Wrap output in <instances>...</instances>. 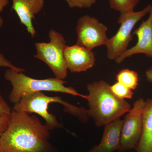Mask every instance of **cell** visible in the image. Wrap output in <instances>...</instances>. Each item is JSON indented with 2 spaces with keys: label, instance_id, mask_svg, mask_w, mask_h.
Returning a JSON list of instances; mask_svg holds the SVG:
<instances>
[{
  "label": "cell",
  "instance_id": "6da1fadb",
  "mask_svg": "<svg viewBox=\"0 0 152 152\" xmlns=\"http://www.w3.org/2000/svg\"><path fill=\"white\" fill-rule=\"evenodd\" d=\"M50 131L35 115L12 109L7 128L0 136V152H54Z\"/></svg>",
  "mask_w": 152,
  "mask_h": 152
},
{
  "label": "cell",
  "instance_id": "7a4b0ae2",
  "mask_svg": "<svg viewBox=\"0 0 152 152\" xmlns=\"http://www.w3.org/2000/svg\"><path fill=\"white\" fill-rule=\"evenodd\" d=\"M111 86L104 80L87 85L88 114L97 127L104 126L128 113L132 106L126 100L117 97Z\"/></svg>",
  "mask_w": 152,
  "mask_h": 152
},
{
  "label": "cell",
  "instance_id": "3957f363",
  "mask_svg": "<svg viewBox=\"0 0 152 152\" xmlns=\"http://www.w3.org/2000/svg\"><path fill=\"white\" fill-rule=\"evenodd\" d=\"M5 79L10 83L12 88L9 96L11 103L15 104L22 98L38 92L64 93L87 99V95L81 94L72 87L65 86L66 82L57 78L36 79L26 75L23 72L8 69L5 72Z\"/></svg>",
  "mask_w": 152,
  "mask_h": 152
},
{
  "label": "cell",
  "instance_id": "277c9868",
  "mask_svg": "<svg viewBox=\"0 0 152 152\" xmlns=\"http://www.w3.org/2000/svg\"><path fill=\"white\" fill-rule=\"evenodd\" d=\"M52 103L61 104L64 107V111L66 113L69 112L74 106L63 100L59 96H49L43 92H38L22 98L18 103L14 104L12 110L17 112L37 114L45 120V124L50 130H52L63 127L57 117L49 113V105Z\"/></svg>",
  "mask_w": 152,
  "mask_h": 152
},
{
  "label": "cell",
  "instance_id": "5b68a950",
  "mask_svg": "<svg viewBox=\"0 0 152 152\" xmlns=\"http://www.w3.org/2000/svg\"><path fill=\"white\" fill-rule=\"evenodd\" d=\"M49 42H36L37 53L34 57L48 66L57 78L64 80L68 75V69L64 56L66 46L64 36L56 30L49 31Z\"/></svg>",
  "mask_w": 152,
  "mask_h": 152
},
{
  "label": "cell",
  "instance_id": "8992f818",
  "mask_svg": "<svg viewBox=\"0 0 152 152\" xmlns=\"http://www.w3.org/2000/svg\"><path fill=\"white\" fill-rule=\"evenodd\" d=\"M152 6L150 4L138 12L121 14L118 21V23L121 25L119 28L115 35L109 38L105 45L107 58L115 61L127 50L133 39V28L140 20L149 13Z\"/></svg>",
  "mask_w": 152,
  "mask_h": 152
},
{
  "label": "cell",
  "instance_id": "52a82bcc",
  "mask_svg": "<svg viewBox=\"0 0 152 152\" xmlns=\"http://www.w3.org/2000/svg\"><path fill=\"white\" fill-rule=\"evenodd\" d=\"M145 101L143 98L136 101L123 120L118 151L125 152L136 149L141 135L143 113Z\"/></svg>",
  "mask_w": 152,
  "mask_h": 152
},
{
  "label": "cell",
  "instance_id": "ba28073f",
  "mask_svg": "<svg viewBox=\"0 0 152 152\" xmlns=\"http://www.w3.org/2000/svg\"><path fill=\"white\" fill-rule=\"evenodd\" d=\"M107 28L94 17L86 15L78 20L76 26V44L92 50L101 46L106 45L109 38Z\"/></svg>",
  "mask_w": 152,
  "mask_h": 152
},
{
  "label": "cell",
  "instance_id": "9c48e42d",
  "mask_svg": "<svg viewBox=\"0 0 152 152\" xmlns=\"http://www.w3.org/2000/svg\"><path fill=\"white\" fill-rule=\"evenodd\" d=\"M133 34L137 36V42L134 46L128 49L115 60L118 64L125 59L137 54H143L152 59V6L148 18L142 22Z\"/></svg>",
  "mask_w": 152,
  "mask_h": 152
},
{
  "label": "cell",
  "instance_id": "30bf717a",
  "mask_svg": "<svg viewBox=\"0 0 152 152\" xmlns=\"http://www.w3.org/2000/svg\"><path fill=\"white\" fill-rule=\"evenodd\" d=\"M64 56L68 70L72 73L86 72L94 66L96 58L92 50L76 44L66 45Z\"/></svg>",
  "mask_w": 152,
  "mask_h": 152
},
{
  "label": "cell",
  "instance_id": "8fae6325",
  "mask_svg": "<svg viewBox=\"0 0 152 152\" xmlns=\"http://www.w3.org/2000/svg\"><path fill=\"white\" fill-rule=\"evenodd\" d=\"M12 10L15 12L21 24L24 25L31 37L36 33L32 20L40 12L45 5V0H12Z\"/></svg>",
  "mask_w": 152,
  "mask_h": 152
},
{
  "label": "cell",
  "instance_id": "7c38bea8",
  "mask_svg": "<svg viewBox=\"0 0 152 152\" xmlns=\"http://www.w3.org/2000/svg\"><path fill=\"white\" fill-rule=\"evenodd\" d=\"M123 120L116 119L104 126L103 134L99 143L88 152H114L119 147Z\"/></svg>",
  "mask_w": 152,
  "mask_h": 152
},
{
  "label": "cell",
  "instance_id": "4fadbf2b",
  "mask_svg": "<svg viewBox=\"0 0 152 152\" xmlns=\"http://www.w3.org/2000/svg\"><path fill=\"white\" fill-rule=\"evenodd\" d=\"M135 149L137 152H152V97L145 101L141 135Z\"/></svg>",
  "mask_w": 152,
  "mask_h": 152
},
{
  "label": "cell",
  "instance_id": "5bb4252c",
  "mask_svg": "<svg viewBox=\"0 0 152 152\" xmlns=\"http://www.w3.org/2000/svg\"><path fill=\"white\" fill-rule=\"evenodd\" d=\"M117 81L133 91L139 85V77L137 72L128 69L121 70L116 75Z\"/></svg>",
  "mask_w": 152,
  "mask_h": 152
},
{
  "label": "cell",
  "instance_id": "9a60e30c",
  "mask_svg": "<svg viewBox=\"0 0 152 152\" xmlns=\"http://www.w3.org/2000/svg\"><path fill=\"white\" fill-rule=\"evenodd\" d=\"M140 0H109L111 8L118 11L121 14L134 11Z\"/></svg>",
  "mask_w": 152,
  "mask_h": 152
},
{
  "label": "cell",
  "instance_id": "2e32d148",
  "mask_svg": "<svg viewBox=\"0 0 152 152\" xmlns=\"http://www.w3.org/2000/svg\"><path fill=\"white\" fill-rule=\"evenodd\" d=\"M110 88L114 94L120 99L125 100L132 99L134 95L133 91L118 82H116L111 86Z\"/></svg>",
  "mask_w": 152,
  "mask_h": 152
},
{
  "label": "cell",
  "instance_id": "e0dca14e",
  "mask_svg": "<svg viewBox=\"0 0 152 152\" xmlns=\"http://www.w3.org/2000/svg\"><path fill=\"white\" fill-rule=\"evenodd\" d=\"M71 8H88L92 7L96 0H63Z\"/></svg>",
  "mask_w": 152,
  "mask_h": 152
},
{
  "label": "cell",
  "instance_id": "ac0fdd59",
  "mask_svg": "<svg viewBox=\"0 0 152 152\" xmlns=\"http://www.w3.org/2000/svg\"><path fill=\"white\" fill-rule=\"evenodd\" d=\"M12 109L3 96L0 91V117L10 115Z\"/></svg>",
  "mask_w": 152,
  "mask_h": 152
},
{
  "label": "cell",
  "instance_id": "d6986e66",
  "mask_svg": "<svg viewBox=\"0 0 152 152\" xmlns=\"http://www.w3.org/2000/svg\"><path fill=\"white\" fill-rule=\"evenodd\" d=\"M0 67H7L12 69L18 72H25V70L22 68L18 67L14 65L12 63L7 59L6 57L0 53Z\"/></svg>",
  "mask_w": 152,
  "mask_h": 152
},
{
  "label": "cell",
  "instance_id": "ffe728a7",
  "mask_svg": "<svg viewBox=\"0 0 152 152\" xmlns=\"http://www.w3.org/2000/svg\"><path fill=\"white\" fill-rule=\"evenodd\" d=\"M10 120V115L0 117V136L7 128Z\"/></svg>",
  "mask_w": 152,
  "mask_h": 152
},
{
  "label": "cell",
  "instance_id": "44dd1931",
  "mask_svg": "<svg viewBox=\"0 0 152 152\" xmlns=\"http://www.w3.org/2000/svg\"><path fill=\"white\" fill-rule=\"evenodd\" d=\"M145 77L147 81L152 83V66L146 71Z\"/></svg>",
  "mask_w": 152,
  "mask_h": 152
},
{
  "label": "cell",
  "instance_id": "7402d4cb",
  "mask_svg": "<svg viewBox=\"0 0 152 152\" xmlns=\"http://www.w3.org/2000/svg\"><path fill=\"white\" fill-rule=\"evenodd\" d=\"M9 0H0V13L2 12L4 9L9 4Z\"/></svg>",
  "mask_w": 152,
  "mask_h": 152
},
{
  "label": "cell",
  "instance_id": "603a6c76",
  "mask_svg": "<svg viewBox=\"0 0 152 152\" xmlns=\"http://www.w3.org/2000/svg\"><path fill=\"white\" fill-rule=\"evenodd\" d=\"M4 20L2 18V17L0 16V28H1L2 27L3 24H4Z\"/></svg>",
  "mask_w": 152,
  "mask_h": 152
}]
</instances>
